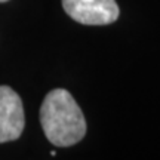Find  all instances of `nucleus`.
Returning <instances> with one entry per match:
<instances>
[{"mask_svg": "<svg viewBox=\"0 0 160 160\" xmlns=\"http://www.w3.org/2000/svg\"><path fill=\"white\" fill-rule=\"evenodd\" d=\"M40 125L46 138L57 147L77 144L86 133V120L80 107L65 89H53L40 107Z\"/></svg>", "mask_w": 160, "mask_h": 160, "instance_id": "obj_1", "label": "nucleus"}, {"mask_svg": "<svg viewBox=\"0 0 160 160\" xmlns=\"http://www.w3.org/2000/svg\"><path fill=\"white\" fill-rule=\"evenodd\" d=\"M25 126L22 101L9 86L0 85V144L15 141Z\"/></svg>", "mask_w": 160, "mask_h": 160, "instance_id": "obj_3", "label": "nucleus"}, {"mask_svg": "<svg viewBox=\"0 0 160 160\" xmlns=\"http://www.w3.org/2000/svg\"><path fill=\"white\" fill-rule=\"evenodd\" d=\"M62 8L70 18L85 25H107L120 13L116 0H62Z\"/></svg>", "mask_w": 160, "mask_h": 160, "instance_id": "obj_2", "label": "nucleus"}, {"mask_svg": "<svg viewBox=\"0 0 160 160\" xmlns=\"http://www.w3.org/2000/svg\"><path fill=\"white\" fill-rule=\"evenodd\" d=\"M3 2H8V0H0V3H3Z\"/></svg>", "mask_w": 160, "mask_h": 160, "instance_id": "obj_4", "label": "nucleus"}]
</instances>
